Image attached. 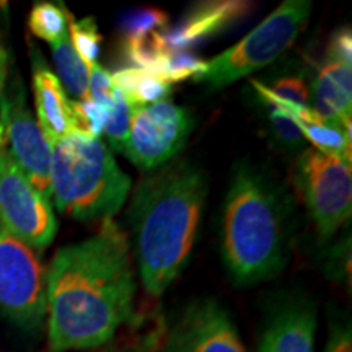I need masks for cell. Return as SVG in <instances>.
<instances>
[{
	"instance_id": "6da1fadb",
	"label": "cell",
	"mask_w": 352,
	"mask_h": 352,
	"mask_svg": "<svg viewBox=\"0 0 352 352\" xmlns=\"http://www.w3.org/2000/svg\"><path fill=\"white\" fill-rule=\"evenodd\" d=\"M138 280L127 235L113 219L90 239L57 250L46 267L51 352L95 351L135 318Z\"/></svg>"
},
{
	"instance_id": "7a4b0ae2",
	"label": "cell",
	"mask_w": 352,
	"mask_h": 352,
	"mask_svg": "<svg viewBox=\"0 0 352 352\" xmlns=\"http://www.w3.org/2000/svg\"><path fill=\"white\" fill-rule=\"evenodd\" d=\"M208 176L188 160L140 179L129 219L139 277L147 296L162 297L191 258L208 199Z\"/></svg>"
},
{
	"instance_id": "3957f363",
	"label": "cell",
	"mask_w": 352,
	"mask_h": 352,
	"mask_svg": "<svg viewBox=\"0 0 352 352\" xmlns=\"http://www.w3.org/2000/svg\"><path fill=\"white\" fill-rule=\"evenodd\" d=\"M292 245V204L274 179L241 162L223 201L220 248L232 280L256 285L284 270Z\"/></svg>"
},
{
	"instance_id": "277c9868",
	"label": "cell",
	"mask_w": 352,
	"mask_h": 352,
	"mask_svg": "<svg viewBox=\"0 0 352 352\" xmlns=\"http://www.w3.org/2000/svg\"><path fill=\"white\" fill-rule=\"evenodd\" d=\"M131 184L100 138L72 131L51 144V197L69 217L80 222L113 219Z\"/></svg>"
},
{
	"instance_id": "5b68a950",
	"label": "cell",
	"mask_w": 352,
	"mask_h": 352,
	"mask_svg": "<svg viewBox=\"0 0 352 352\" xmlns=\"http://www.w3.org/2000/svg\"><path fill=\"white\" fill-rule=\"evenodd\" d=\"M310 13V0H285L241 41L210 59L196 82L220 90L267 67L294 46Z\"/></svg>"
},
{
	"instance_id": "8992f818",
	"label": "cell",
	"mask_w": 352,
	"mask_h": 352,
	"mask_svg": "<svg viewBox=\"0 0 352 352\" xmlns=\"http://www.w3.org/2000/svg\"><path fill=\"white\" fill-rule=\"evenodd\" d=\"M294 184L314 219L321 240L349 222L352 214L351 162L303 148L294 170Z\"/></svg>"
},
{
	"instance_id": "52a82bcc",
	"label": "cell",
	"mask_w": 352,
	"mask_h": 352,
	"mask_svg": "<svg viewBox=\"0 0 352 352\" xmlns=\"http://www.w3.org/2000/svg\"><path fill=\"white\" fill-rule=\"evenodd\" d=\"M0 315L39 329L46 320V267L39 254L0 220Z\"/></svg>"
},
{
	"instance_id": "ba28073f",
	"label": "cell",
	"mask_w": 352,
	"mask_h": 352,
	"mask_svg": "<svg viewBox=\"0 0 352 352\" xmlns=\"http://www.w3.org/2000/svg\"><path fill=\"white\" fill-rule=\"evenodd\" d=\"M192 127L195 121L188 109L170 100L135 104L122 155L142 171H155L183 151Z\"/></svg>"
},
{
	"instance_id": "9c48e42d",
	"label": "cell",
	"mask_w": 352,
	"mask_h": 352,
	"mask_svg": "<svg viewBox=\"0 0 352 352\" xmlns=\"http://www.w3.org/2000/svg\"><path fill=\"white\" fill-rule=\"evenodd\" d=\"M0 124L8 155L30 183L51 201V144L26 104L19 77L0 91Z\"/></svg>"
},
{
	"instance_id": "30bf717a",
	"label": "cell",
	"mask_w": 352,
	"mask_h": 352,
	"mask_svg": "<svg viewBox=\"0 0 352 352\" xmlns=\"http://www.w3.org/2000/svg\"><path fill=\"white\" fill-rule=\"evenodd\" d=\"M0 220L38 254L57 233L51 201L30 183L3 147L0 148Z\"/></svg>"
},
{
	"instance_id": "8fae6325",
	"label": "cell",
	"mask_w": 352,
	"mask_h": 352,
	"mask_svg": "<svg viewBox=\"0 0 352 352\" xmlns=\"http://www.w3.org/2000/svg\"><path fill=\"white\" fill-rule=\"evenodd\" d=\"M157 352H248L226 307L199 298L164 329Z\"/></svg>"
},
{
	"instance_id": "7c38bea8",
	"label": "cell",
	"mask_w": 352,
	"mask_h": 352,
	"mask_svg": "<svg viewBox=\"0 0 352 352\" xmlns=\"http://www.w3.org/2000/svg\"><path fill=\"white\" fill-rule=\"evenodd\" d=\"M318 315L305 296L280 298L270 310L258 352H315Z\"/></svg>"
},
{
	"instance_id": "4fadbf2b",
	"label": "cell",
	"mask_w": 352,
	"mask_h": 352,
	"mask_svg": "<svg viewBox=\"0 0 352 352\" xmlns=\"http://www.w3.org/2000/svg\"><path fill=\"white\" fill-rule=\"evenodd\" d=\"M310 109L321 121L336 124L351 138L352 67L324 57L310 85Z\"/></svg>"
},
{
	"instance_id": "5bb4252c",
	"label": "cell",
	"mask_w": 352,
	"mask_h": 352,
	"mask_svg": "<svg viewBox=\"0 0 352 352\" xmlns=\"http://www.w3.org/2000/svg\"><path fill=\"white\" fill-rule=\"evenodd\" d=\"M250 3L245 2H204L192 8L182 23L165 33L168 51H189L201 41L223 32L227 26L245 15Z\"/></svg>"
},
{
	"instance_id": "9a60e30c",
	"label": "cell",
	"mask_w": 352,
	"mask_h": 352,
	"mask_svg": "<svg viewBox=\"0 0 352 352\" xmlns=\"http://www.w3.org/2000/svg\"><path fill=\"white\" fill-rule=\"evenodd\" d=\"M33 91L36 121L50 144L76 131L70 98L56 74L43 60H39V57L34 60Z\"/></svg>"
},
{
	"instance_id": "2e32d148",
	"label": "cell",
	"mask_w": 352,
	"mask_h": 352,
	"mask_svg": "<svg viewBox=\"0 0 352 352\" xmlns=\"http://www.w3.org/2000/svg\"><path fill=\"white\" fill-rule=\"evenodd\" d=\"M287 111L296 118L303 138L314 145V148L327 155L351 162L352 138L346 134L342 127L321 121L310 108H296Z\"/></svg>"
},
{
	"instance_id": "e0dca14e",
	"label": "cell",
	"mask_w": 352,
	"mask_h": 352,
	"mask_svg": "<svg viewBox=\"0 0 352 352\" xmlns=\"http://www.w3.org/2000/svg\"><path fill=\"white\" fill-rule=\"evenodd\" d=\"M114 87L126 96L131 107L152 104L168 100L171 85L147 70L138 67L120 69L111 76Z\"/></svg>"
},
{
	"instance_id": "ac0fdd59",
	"label": "cell",
	"mask_w": 352,
	"mask_h": 352,
	"mask_svg": "<svg viewBox=\"0 0 352 352\" xmlns=\"http://www.w3.org/2000/svg\"><path fill=\"white\" fill-rule=\"evenodd\" d=\"M57 78L70 100L80 101L88 98V65L80 59L70 43L69 34L60 41L51 44Z\"/></svg>"
},
{
	"instance_id": "d6986e66",
	"label": "cell",
	"mask_w": 352,
	"mask_h": 352,
	"mask_svg": "<svg viewBox=\"0 0 352 352\" xmlns=\"http://www.w3.org/2000/svg\"><path fill=\"white\" fill-rule=\"evenodd\" d=\"M258 98L284 109L310 108V83L302 74H285L271 83L252 82Z\"/></svg>"
},
{
	"instance_id": "ffe728a7",
	"label": "cell",
	"mask_w": 352,
	"mask_h": 352,
	"mask_svg": "<svg viewBox=\"0 0 352 352\" xmlns=\"http://www.w3.org/2000/svg\"><path fill=\"white\" fill-rule=\"evenodd\" d=\"M72 20L64 3L38 2L28 16L30 32L43 41L54 44L69 34V23Z\"/></svg>"
},
{
	"instance_id": "44dd1931",
	"label": "cell",
	"mask_w": 352,
	"mask_h": 352,
	"mask_svg": "<svg viewBox=\"0 0 352 352\" xmlns=\"http://www.w3.org/2000/svg\"><path fill=\"white\" fill-rule=\"evenodd\" d=\"M267 126H270V134L274 144L283 151H298L305 148V138H303L300 126L296 118L285 109L276 107V104H266Z\"/></svg>"
},
{
	"instance_id": "7402d4cb",
	"label": "cell",
	"mask_w": 352,
	"mask_h": 352,
	"mask_svg": "<svg viewBox=\"0 0 352 352\" xmlns=\"http://www.w3.org/2000/svg\"><path fill=\"white\" fill-rule=\"evenodd\" d=\"M131 118H132V107L126 96L116 88L114 91V101L109 108L108 121L104 124L103 134L111 145L114 152L124 153L127 138L131 131Z\"/></svg>"
},
{
	"instance_id": "603a6c76",
	"label": "cell",
	"mask_w": 352,
	"mask_h": 352,
	"mask_svg": "<svg viewBox=\"0 0 352 352\" xmlns=\"http://www.w3.org/2000/svg\"><path fill=\"white\" fill-rule=\"evenodd\" d=\"M204 60L191 54L189 51H170L160 67H158L155 76L162 80L168 82L173 85L176 82H184L188 78H196L204 72L206 69Z\"/></svg>"
},
{
	"instance_id": "cb8c5ba5",
	"label": "cell",
	"mask_w": 352,
	"mask_h": 352,
	"mask_svg": "<svg viewBox=\"0 0 352 352\" xmlns=\"http://www.w3.org/2000/svg\"><path fill=\"white\" fill-rule=\"evenodd\" d=\"M69 38L74 50L80 56V59L88 67L96 64L101 47V34L95 19L88 16L82 20H70L69 23Z\"/></svg>"
},
{
	"instance_id": "d4e9b609",
	"label": "cell",
	"mask_w": 352,
	"mask_h": 352,
	"mask_svg": "<svg viewBox=\"0 0 352 352\" xmlns=\"http://www.w3.org/2000/svg\"><path fill=\"white\" fill-rule=\"evenodd\" d=\"M168 23V16L160 8L134 10L122 19V39H138L153 33H162Z\"/></svg>"
},
{
	"instance_id": "484cf974",
	"label": "cell",
	"mask_w": 352,
	"mask_h": 352,
	"mask_svg": "<svg viewBox=\"0 0 352 352\" xmlns=\"http://www.w3.org/2000/svg\"><path fill=\"white\" fill-rule=\"evenodd\" d=\"M70 107H72V118L76 131L85 132L91 138H100L103 134L104 124L108 121L109 108L103 104L96 103V101L85 98L80 101L70 100Z\"/></svg>"
},
{
	"instance_id": "4316f807",
	"label": "cell",
	"mask_w": 352,
	"mask_h": 352,
	"mask_svg": "<svg viewBox=\"0 0 352 352\" xmlns=\"http://www.w3.org/2000/svg\"><path fill=\"white\" fill-rule=\"evenodd\" d=\"M162 334H164V328L160 324H153L151 329L132 334V336L118 342L113 341L104 347L90 352H157Z\"/></svg>"
},
{
	"instance_id": "83f0119b",
	"label": "cell",
	"mask_w": 352,
	"mask_h": 352,
	"mask_svg": "<svg viewBox=\"0 0 352 352\" xmlns=\"http://www.w3.org/2000/svg\"><path fill=\"white\" fill-rule=\"evenodd\" d=\"M116 87L111 80V74L96 63L88 67V98L111 108Z\"/></svg>"
},
{
	"instance_id": "f1b7e54d",
	"label": "cell",
	"mask_w": 352,
	"mask_h": 352,
	"mask_svg": "<svg viewBox=\"0 0 352 352\" xmlns=\"http://www.w3.org/2000/svg\"><path fill=\"white\" fill-rule=\"evenodd\" d=\"M323 352H352V327L346 316L329 321L328 341Z\"/></svg>"
},
{
	"instance_id": "f546056e",
	"label": "cell",
	"mask_w": 352,
	"mask_h": 352,
	"mask_svg": "<svg viewBox=\"0 0 352 352\" xmlns=\"http://www.w3.org/2000/svg\"><path fill=\"white\" fill-rule=\"evenodd\" d=\"M352 41H351V30L342 28L340 32L333 33L331 41L328 44L327 59L336 60L344 65H352Z\"/></svg>"
},
{
	"instance_id": "4dcf8cb0",
	"label": "cell",
	"mask_w": 352,
	"mask_h": 352,
	"mask_svg": "<svg viewBox=\"0 0 352 352\" xmlns=\"http://www.w3.org/2000/svg\"><path fill=\"white\" fill-rule=\"evenodd\" d=\"M7 82V52L0 46V91L3 90Z\"/></svg>"
},
{
	"instance_id": "1f68e13d",
	"label": "cell",
	"mask_w": 352,
	"mask_h": 352,
	"mask_svg": "<svg viewBox=\"0 0 352 352\" xmlns=\"http://www.w3.org/2000/svg\"><path fill=\"white\" fill-rule=\"evenodd\" d=\"M3 147V127L0 124V148Z\"/></svg>"
}]
</instances>
